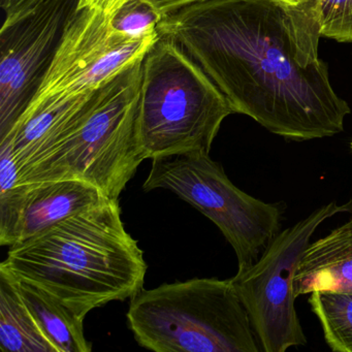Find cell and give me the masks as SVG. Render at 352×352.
<instances>
[{
	"label": "cell",
	"instance_id": "cell-1",
	"mask_svg": "<svg viewBox=\"0 0 352 352\" xmlns=\"http://www.w3.org/2000/svg\"><path fill=\"white\" fill-rule=\"evenodd\" d=\"M158 32L179 45L232 110L292 141L344 131L349 106L319 59L316 0H203L162 17Z\"/></svg>",
	"mask_w": 352,
	"mask_h": 352
},
{
	"label": "cell",
	"instance_id": "cell-2",
	"mask_svg": "<svg viewBox=\"0 0 352 352\" xmlns=\"http://www.w3.org/2000/svg\"><path fill=\"white\" fill-rule=\"evenodd\" d=\"M0 267L54 296L85 318L98 307L133 298L147 263L125 230L119 199L75 214L10 246Z\"/></svg>",
	"mask_w": 352,
	"mask_h": 352
},
{
	"label": "cell",
	"instance_id": "cell-3",
	"mask_svg": "<svg viewBox=\"0 0 352 352\" xmlns=\"http://www.w3.org/2000/svg\"><path fill=\"white\" fill-rule=\"evenodd\" d=\"M127 324L140 346L156 352H258L248 313L230 279L195 278L140 289Z\"/></svg>",
	"mask_w": 352,
	"mask_h": 352
},
{
	"label": "cell",
	"instance_id": "cell-4",
	"mask_svg": "<svg viewBox=\"0 0 352 352\" xmlns=\"http://www.w3.org/2000/svg\"><path fill=\"white\" fill-rule=\"evenodd\" d=\"M221 90L174 41L160 36L143 60L138 133L146 160L210 153L226 117Z\"/></svg>",
	"mask_w": 352,
	"mask_h": 352
},
{
	"label": "cell",
	"instance_id": "cell-5",
	"mask_svg": "<svg viewBox=\"0 0 352 352\" xmlns=\"http://www.w3.org/2000/svg\"><path fill=\"white\" fill-rule=\"evenodd\" d=\"M143 60L96 90L81 127L48 160L20 179V184L75 179L94 185L109 199H119L146 160L138 133Z\"/></svg>",
	"mask_w": 352,
	"mask_h": 352
},
{
	"label": "cell",
	"instance_id": "cell-6",
	"mask_svg": "<svg viewBox=\"0 0 352 352\" xmlns=\"http://www.w3.org/2000/svg\"><path fill=\"white\" fill-rule=\"evenodd\" d=\"M172 191L216 224L236 258L238 271L256 263L280 232L283 204L265 203L232 184L223 168L206 151H191L152 160L145 191Z\"/></svg>",
	"mask_w": 352,
	"mask_h": 352
},
{
	"label": "cell",
	"instance_id": "cell-7",
	"mask_svg": "<svg viewBox=\"0 0 352 352\" xmlns=\"http://www.w3.org/2000/svg\"><path fill=\"white\" fill-rule=\"evenodd\" d=\"M339 213H352V199L344 205L331 201L321 206L282 230L267 244L256 263L230 278L263 351L284 352L306 345L294 306V278L315 230Z\"/></svg>",
	"mask_w": 352,
	"mask_h": 352
},
{
	"label": "cell",
	"instance_id": "cell-8",
	"mask_svg": "<svg viewBox=\"0 0 352 352\" xmlns=\"http://www.w3.org/2000/svg\"><path fill=\"white\" fill-rule=\"evenodd\" d=\"M160 36L126 38L113 30L111 16L96 10H77L65 28L42 84L21 118L100 89L144 58Z\"/></svg>",
	"mask_w": 352,
	"mask_h": 352
},
{
	"label": "cell",
	"instance_id": "cell-9",
	"mask_svg": "<svg viewBox=\"0 0 352 352\" xmlns=\"http://www.w3.org/2000/svg\"><path fill=\"white\" fill-rule=\"evenodd\" d=\"M79 0H46L0 32V140L7 137L42 84Z\"/></svg>",
	"mask_w": 352,
	"mask_h": 352
},
{
	"label": "cell",
	"instance_id": "cell-10",
	"mask_svg": "<svg viewBox=\"0 0 352 352\" xmlns=\"http://www.w3.org/2000/svg\"><path fill=\"white\" fill-rule=\"evenodd\" d=\"M108 199H111L98 187L75 179H57L28 184L19 242Z\"/></svg>",
	"mask_w": 352,
	"mask_h": 352
},
{
	"label": "cell",
	"instance_id": "cell-11",
	"mask_svg": "<svg viewBox=\"0 0 352 352\" xmlns=\"http://www.w3.org/2000/svg\"><path fill=\"white\" fill-rule=\"evenodd\" d=\"M317 290L352 292V217L309 245L296 267L294 296Z\"/></svg>",
	"mask_w": 352,
	"mask_h": 352
},
{
	"label": "cell",
	"instance_id": "cell-12",
	"mask_svg": "<svg viewBox=\"0 0 352 352\" xmlns=\"http://www.w3.org/2000/svg\"><path fill=\"white\" fill-rule=\"evenodd\" d=\"M15 279L22 298L57 352L91 351L92 344L84 333L85 318L42 288L17 277Z\"/></svg>",
	"mask_w": 352,
	"mask_h": 352
},
{
	"label": "cell",
	"instance_id": "cell-13",
	"mask_svg": "<svg viewBox=\"0 0 352 352\" xmlns=\"http://www.w3.org/2000/svg\"><path fill=\"white\" fill-rule=\"evenodd\" d=\"M0 349L57 352L22 298L13 274L3 267H0Z\"/></svg>",
	"mask_w": 352,
	"mask_h": 352
},
{
	"label": "cell",
	"instance_id": "cell-14",
	"mask_svg": "<svg viewBox=\"0 0 352 352\" xmlns=\"http://www.w3.org/2000/svg\"><path fill=\"white\" fill-rule=\"evenodd\" d=\"M28 184H20L11 135L0 140V245L20 240L22 213Z\"/></svg>",
	"mask_w": 352,
	"mask_h": 352
},
{
	"label": "cell",
	"instance_id": "cell-15",
	"mask_svg": "<svg viewBox=\"0 0 352 352\" xmlns=\"http://www.w3.org/2000/svg\"><path fill=\"white\" fill-rule=\"evenodd\" d=\"M333 351L352 352V292L317 290L309 298Z\"/></svg>",
	"mask_w": 352,
	"mask_h": 352
},
{
	"label": "cell",
	"instance_id": "cell-16",
	"mask_svg": "<svg viewBox=\"0 0 352 352\" xmlns=\"http://www.w3.org/2000/svg\"><path fill=\"white\" fill-rule=\"evenodd\" d=\"M162 17L146 0H129L111 16L113 30L133 40L157 36Z\"/></svg>",
	"mask_w": 352,
	"mask_h": 352
},
{
	"label": "cell",
	"instance_id": "cell-17",
	"mask_svg": "<svg viewBox=\"0 0 352 352\" xmlns=\"http://www.w3.org/2000/svg\"><path fill=\"white\" fill-rule=\"evenodd\" d=\"M321 36L352 42V0H316Z\"/></svg>",
	"mask_w": 352,
	"mask_h": 352
},
{
	"label": "cell",
	"instance_id": "cell-18",
	"mask_svg": "<svg viewBox=\"0 0 352 352\" xmlns=\"http://www.w3.org/2000/svg\"><path fill=\"white\" fill-rule=\"evenodd\" d=\"M5 13L3 28L11 25L17 20L34 12L46 0H0Z\"/></svg>",
	"mask_w": 352,
	"mask_h": 352
},
{
	"label": "cell",
	"instance_id": "cell-19",
	"mask_svg": "<svg viewBox=\"0 0 352 352\" xmlns=\"http://www.w3.org/2000/svg\"><path fill=\"white\" fill-rule=\"evenodd\" d=\"M129 0H79L77 10L90 9L112 16Z\"/></svg>",
	"mask_w": 352,
	"mask_h": 352
},
{
	"label": "cell",
	"instance_id": "cell-20",
	"mask_svg": "<svg viewBox=\"0 0 352 352\" xmlns=\"http://www.w3.org/2000/svg\"><path fill=\"white\" fill-rule=\"evenodd\" d=\"M146 1L156 10L162 15V17H164L181 8L199 3L203 0H146Z\"/></svg>",
	"mask_w": 352,
	"mask_h": 352
},
{
	"label": "cell",
	"instance_id": "cell-21",
	"mask_svg": "<svg viewBox=\"0 0 352 352\" xmlns=\"http://www.w3.org/2000/svg\"><path fill=\"white\" fill-rule=\"evenodd\" d=\"M288 1H290V3H307V1H310V0H288Z\"/></svg>",
	"mask_w": 352,
	"mask_h": 352
},
{
	"label": "cell",
	"instance_id": "cell-22",
	"mask_svg": "<svg viewBox=\"0 0 352 352\" xmlns=\"http://www.w3.org/2000/svg\"><path fill=\"white\" fill-rule=\"evenodd\" d=\"M350 148H351V151H352V142H351V144H350Z\"/></svg>",
	"mask_w": 352,
	"mask_h": 352
}]
</instances>
